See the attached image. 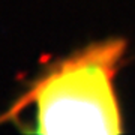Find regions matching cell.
<instances>
[{"mask_svg":"<svg viewBox=\"0 0 135 135\" xmlns=\"http://www.w3.org/2000/svg\"><path fill=\"white\" fill-rule=\"evenodd\" d=\"M120 42L92 47L42 78L32 90L41 134H117L120 113L113 92Z\"/></svg>","mask_w":135,"mask_h":135,"instance_id":"1","label":"cell"}]
</instances>
